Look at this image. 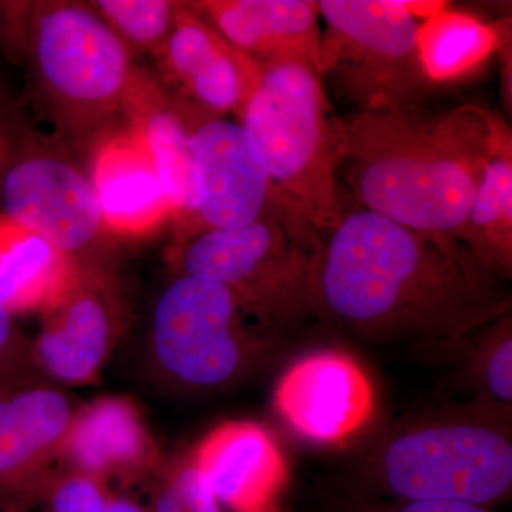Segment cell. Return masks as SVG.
<instances>
[{"label":"cell","mask_w":512,"mask_h":512,"mask_svg":"<svg viewBox=\"0 0 512 512\" xmlns=\"http://www.w3.org/2000/svg\"><path fill=\"white\" fill-rule=\"evenodd\" d=\"M457 238L346 212L312 262L313 316L367 340L461 342L511 313V293Z\"/></svg>","instance_id":"cell-1"},{"label":"cell","mask_w":512,"mask_h":512,"mask_svg":"<svg viewBox=\"0 0 512 512\" xmlns=\"http://www.w3.org/2000/svg\"><path fill=\"white\" fill-rule=\"evenodd\" d=\"M500 117L474 104L355 111L339 117L336 174L363 210L457 238L493 154Z\"/></svg>","instance_id":"cell-2"},{"label":"cell","mask_w":512,"mask_h":512,"mask_svg":"<svg viewBox=\"0 0 512 512\" xmlns=\"http://www.w3.org/2000/svg\"><path fill=\"white\" fill-rule=\"evenodd\" d=\"M293 228L323 238L346 214L340 195L339 116L322 77L303 63L261 64L258 82L237 113Z\"/></svg>","instance_id":"cell-3"},{"label":"cell","mask_w":512,"mask_h":512,"mask_svg":"<svg viewBox=\"0 0 512 512\" xmlns=\"http://www.w3.org/2000/svg\"><path fill=\"white\" fill-rule=\"evenodd\" d=\"M5 32L28 60L47 113L69 137L96 136L126 109L138 79L130 49L89 6L5 5Z\"/></svg>","instance_id":"cell-4"},{"label":"cell","mask_w":512,"mask_h":512,"mask_svg":"<svg viewBox=\"0 0 512 512\" xmlns=\"http://www.w3.org/2000/svg\"><path fill=\"white\" fill-rule=\"evenodd\" d=\"M370 478L386 498L500 503L512 490V441L505 421L463 414L396 431L370 458Z\"/></svg>","instance_id":"cell-5"},{"label":"cell","mask_w":512,"mask_h":512,"mask_svg":"<svg viewBox=\"0 0 512 512\" xmlns=\"http://www.w3.org/2000/svg\"><path fill=\"white\" fill-rule=\"evenodd\" d=\"M320 241L293 228L272 197L251 224L210 229L180 242L174 264L178 275L224 285L249 318L268 330L313 316L309 285Z\"/></svg>","instance_id":"cell-6"},{"label":"cell","mask_w":512,"mask_h":512,"mask_svg":"<svg viewBox=\"0 0 512 512\" xmlns=\"http://www.w3.org/2000/svg\"><path fill=\"white\" fill-rule=\"evenodd\" d=\"M224 285L178 275L154 306L150 352L163 382L184 393H212L254 372L272 349Z\"/></svg>","instance_id":"cell-7"},{"label":"cell","mask_w":512,"mask_h":512,"mask_svg":"<svg viewBox=\"0 0 512 512\" xmlns=\"http://www.w3.org/2000/svg\"><path fill=\"white\" fill-rule=\"evenodd\" d=\"M320 77H328L357 111L427 106L434 90L421 67L419 19L410 2L320 0Z\"/></svg>","instance_id":"cell-8"},{"label":"cell","mask_w":512,"mask_h":512,"mask_svg":"<svg viewBox=\"0 0 512 512\" xmlns=\"http://www.w3.org/2000/svg\"><path fill=\"white\" fill-rule=\"evenodd\" d=\"M0 201L6 218L76 259L107 231L90 175L28 130L3 175Z\"/></svg>","instance_id":"cell-9"},{"label":"cell","mask_w":512,"mask_h":512,"mask_svg":"<svg viewBox=\"0 0 512 512\" xmlns=\"http://www.w3.org/2000/svg\"><path fill=\"white\" fill-rule=\"evenodd\" d=\"M126 326L123 299L106 272L80 262L66 292L43 312L32 340L37 372L47 382L93 383L116 348Z\"/></svg>","instance_id":"cell-10"},{"label":"cell","mask_w":512,"mask_h":512,"mask_svg":"<svg viewBox=\"0 0 512 512\" xmlns=\"http://www.w3.org/2000/svg\"><path fill=\"white\" fill-rule=\"evenodd\" d=\"M74 413L66 393L45 379L0 394V512L42 505Z\"/></svg>","instance_id":"cell-11"},{"label":"cell","mask_w":512,"mask_h":512,"mask_svg":"<svg viewBox=\"0 0 512 512\" xmlns=\"http://www.w3.org/2000/svg\"><path fill=\"white\" fill-rule=\"evenodd\" d=\"M274 407L301 439L338 446L369 426L376 410L375 387L349 353L315 350L285 370L275 387Z\"/></svg>","instance_id":"cell-12"},{"label":"cell","mask_w":512,"mask_h":512,"mask_svg":"<svg viewBox=\"0 0 512 512\" xmlns=\"http://www.w3.org/2000/svg\"><path fill=\"white\" fill-rule=\"evenodd\" d=\"M156 59L173 100L194 121L237 116L261 73V64L218 35L188 3H180L173 32Z\"/></svg>","instance_id":"cell-13"},{"label":"cell","mask_w":512,"mask_h":512,"mask_svg":"<svg viewBox=\"0 0 512 512\" xmlns=\"http://www.w3.org/2000/svg\"><path fill=\"white\" fill-rule=\"evenodd\" d=\"M190 148L197 192L192 237L244 227L264 212L274 190L261 151L238 121H198Z\"/></svg>","instance_id":"cell-14"},{"label":"cell","mask_w":512,"mask_h":512,"mask_svg":"<svg viewBox=\"0 0 512 512\" xmlns=\"http://www.w3.org/2000/svg\"><path fill=\"white\" fill-rule=\"evenodd\" d=\"M161 467L156 441L131 400L104 396L76 409L60 471L110 485L143 480Z\"/></svg>","instance_id":"cell-15"},{"label":"cell","mask_w":512,"mask_h":512,"mask_svg":"<svg viewBox=\"0 0 512 512\" xmlns=\"http://www.w3.org/2000/svg\"><path fill=\"white\" fill-rule=\"evenodd\" d=\"M222 507L248 512L272 507L289 480V464L271 431L251 420H229L191 451Z\"/></svg>","instance_id":"cell-16"},{"label":"cell","mask_w":512,"mask_h":512,"mask_svg":"<svg viewBox=\"0 0 512 512\" xmlns=\"http://www.w3.org/2000/svg\"><path fill=\"white\" fill-rule=\"evenodd\" d=\"M188 6L256 63H303L320 76L322 30L318 2L205 0Z\"/></svg>","instance_id":"cell-17"},{"label":"cell","mask_w":512,"mask_h":512,"mask_svg":"<svg viewBox=\"0 0 512 512\" xmlns=\"http://www.w3.org/2000/svg\"><path fill=\"white\" fill-rule=\"evenodd\" d=\"M90 180L107 231L140 237L171 218L163 184L133 126L97 147Z\"/></svg>","instance_id":"cell-18"},{"label":"cell","mask_w":512,"mask_h":512,"mask_svg":"<svg viewBox=\"0 0 512 512\" xmlns=\"http://www.w3.org/2000/svg\"><path fill=\"white\" fill-rule=\"evenodd\" d=\"M131 126L143 138L158 178L167 195L171 220L180 229V242L194 234L197 192L190 134L195 121L173 99L161 96L143 77L128 100ZM178 242V244H180Z\"/></svg>","instance_id":"cell-19"},{"label":"cell","mask_w":512,"mask_h":512,"mask_svg":"<svg viewBox=\"0 0 512 512\" xmlns=\"http://www.w3.org/2000/svg\"><path fill=\"white\" fill-rule=\"evenodd\" d=\"M80 261L0 215V305L45 312L72 285Z\"/></svg>","instance_id":"cell-20"},{"label":"cell","mask_w":512,"mask_h":512,"mask_svg":"<svg viewBox=\"0 0 512 512\" xmlns=\"http://www.w3.org/2000/svg\"><path fill=\"white\" fill-rule=\"evenodd\" d=\"M488 274L510 281L512 276V133L503 116L498 120L493 154L466 221L457 232Z\"/></svg>","instance_id":"cell-21"},{"label":"cell","mask_w":512,"mask_h":512,"mask_svg":"<svg viewBox=\"0 0 512 512\" xmlns=\"http://www.w3.org/2000/svg\"><path fill=\"white\" fill-rule=\"evenodd\" d=\"M511 18L484 22L473 13L443 3L421 20L417 47L421 67L434 87L473 76L497 53Z\"/></svg>","instance_id":"cell-22"},{"label":"cell","mask_w":512,"mask_h":512,"mask_svg":"<svg viewBox=\"0 0 512 512\" xmlns=\"http://www.w3.org/2000/svg\"><path fill=\"white\" fill-rule=\"evenodd\" d=\"M92 8L128 49L156 57L170 37L180 2L168 0H99Z\"/></svg>","instance_id":"cell-23"},{"label":"cell","mask_w":512,"mask_h":512,"mask_svg":"<svg viewBox=\"0 0 512 512\" xmlns=\"http://www.w3.org/2000/svg\"><path fill=\"white\" fill-rule=\"evenodd\" d=\"M156 477L150 512H222L220 501L190 454L161 467Z\"/></svg>","instance_id":"cell-24"},{"label":"cell","mask_w":512,"mask_h":512,"mask_svg":"<svg viewBox=\"0 0 512 512\" xmlns=\"http://www.w3.org/2000/svg\"><path fill=\"white\" fill-rule=\"evenodd\" d=\"M45 512H150L137 503L111 491L109 485L60 471L45 495Z\"/></svg>","instance_id":"cell-25"},{"label":"cell","mask_w":512,"mask_h":512,"mask_svg":"<svg viewBox=\"0 0 512 512\" xmlns=\"http://www.w3.org/2000/svg\"><path fill=\"white\" fill-rule=\"evenodd\" d=\"M477 379L493 402L510 406L512 400V322L511 313L491 323L478 346Z\"/></svg>","instance_id":"cell-26"},{"label":"cell","mask_w":512,"mask_h":512,"mask_svg":"<svg viewBox=\"0 0 512 512\" xmlns=\"http://www.w3.org/2000/svg\"><path fill=\"white\" fill-rule=\"evenodd\" d=\"M43 379L33 359L32 342L22 335L8 309L0 305V394Z\"/></svg>","instance_id":"cell-27"},{"label":"cell","mask_w":512,"mask_h":512,"mask_svg":"<svg viewBox=\"0 0 512 512\" xmlns=\"http://www.w3.org/2000/svg\"><path fill=\"white\" fill-rule=\"evenodd\" d=\"M330 512H493L483 505L457 501H407L369 495H339Z\"/></svg>","instance_id":"cell-28"},{"label":"cell","mask_w":512,"mask_h":512,"mask_svg":"<svg viewBox=\"0 0 512 512\" xmlns=\"http://www.w3.org/2000/svg\"><path fill=\"white\" fill-rule=\"evenodd\" d=\"M23 133L25 128L19 123L12 100L0 83V185Z\"/></svg>","instance_id":"cell-29"},{"label":"cell","mask_w":512,"mask_h":512,"mask_svg":"<svg viewBox=\"0 0 512 512\" xmlns=\"http://www.w3.org/2000/svg\"><path fill=\"white\" fill-rule=\"evenodd\" d=\"M497 55L501 63V86H503V100L505 107L511 113V30L505 33L501 45L498 47Z\"/></svg>","instance_id":"cell-30"},{"label":"cell","mask_w":512,"mask_h":512,"mask_svg":"<svg viewBox=\"0 0 512 512\" xmlns=\"http://www.w3.org/2000/svg\"><path fill=\"white\" fill-rule=\"evenodd\" d=\"M248 512H278V511H276L274 505H272V507L262 508V510H255V511H248Z\"/></svg>","instance_id":"cell-31"}]
</instances>
